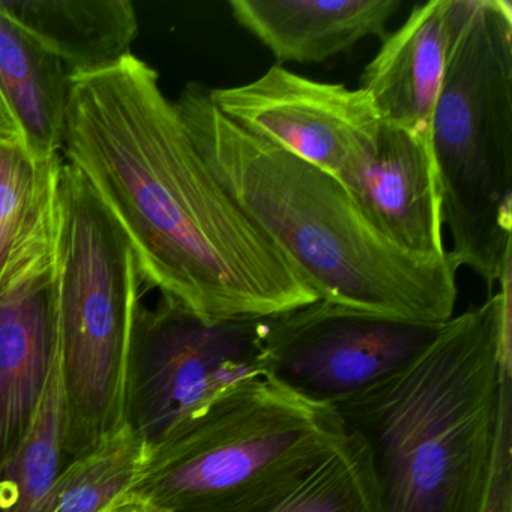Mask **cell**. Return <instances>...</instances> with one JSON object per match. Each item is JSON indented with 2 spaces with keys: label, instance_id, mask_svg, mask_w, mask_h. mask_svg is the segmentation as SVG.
<instances>
[{
  "label": "cell",
  "instance_id": "cell-1",
  "mask_svg": "<svg viewBox=\"0 0 512 512\" xmlns=\"http://www.w3.org/2000/svg\"><path fill=\"white\" fill-rule=\"evenodd\" d=\"M61 154L161 295L209 320L268 319L319 301L215 179L157 71L133 53L70 77Z\"/></svg>",
  "mask_w": 512,
  "mask_h": 512
},
{
  "label": "cell",
  "instance_id": "cell-2",
  "mask_svg": "<svg viewBox=\"0 0 512 512\" xmlns=\"http://www.w3.org/2000/svg\"><path fill=\"white\" fill-rule=\"evenodd\" d=\"M175 106L212 175L319 301L412 322L454 317L451 260L398 250L338 179L239 127L203 86H185Z\"/></svg>",
  "mask_w": 512,
  "mask_h": 512
},
{
  "label": "cell",
  "instance_id": "cell-3",
  "mask_svg": "<svg viewBox=\"0 0 512 512\" xmlns=\"http://www.w3.org/2000/svg\"><path fill=\"white\" fill-rule=\"evenodd\" d=\"M511 280L446 322L404 373L338 410L367 445L383 512H481L511 371Z\"/></svg>",
  "mask_w": 512,
  "mask_h": 512
},
{
  "label": "cell",
  "instance_id": "cell-4",
  "mask_svg": "<svg viewBox=\"0 0 512 512\" xmlns=\"http://www.w3.org/2000/svg\"><path fill=\"white\" fill-rule=\"evenodd\" d=\"M455 268L488 292L512 268V5L467 0L430 127Z\"/></svg>",
  "mask_w": 512,
  "mask_h": 512
},
{
  "label": "cell",
  "instance_id": "cell-5",
  "mask_svg": "<svg viewBox=\"0 0 512 512\" xmlns=\"http://www.w3.org/2000/svg\"><path fill=\"white\" fill-rule=\"evenodd\" d=\"M58 205L59 367L68 464L125 425L143 280L124 230L64 158Z\"/></svg>",
  "mask_w": 512,
  "mask_h": 512
},
{
  "label": "cell",
  "instance_id": "cell-6",
  "mask_svg": "<svg viewBox=\"0 0 512 512\" xmlns=\"http://www.w3.org/2000/svg\"><path fill=\"white\" fill-rule=\"evenodd\" d=\"M346 434L335 410L260 377L151 449L128 496L164 512L248 511L307 475Z\"/></svg>",
  "mask_w": 512,
  "mask_h": 512
},
{
  "label": "cell",
  "instance_id": "cell-7",
  "mask_svg": "<svg viewBox=\"0 0 512 512\" xmlns=\"http://www.w3.org/2000/svg\"><path fill=\"white\" fill-rule=\"evenodd\" d=\"M268 319L209 320L170 296L140 307L128 368L125 424L149 451L202 419L221 397L269 377Z\"/></svg>",
  "mask_w": 512,
  "mask_h": 512
},
{
  "label": "cell",
  "instance_id": "cell-8",
  "mask_svg": "<svg viewBox=\"0 0 512 512\" xmlns=\"http://www.w3.org/2000/svg\"><path fill=\"white\" fill-rule=\"evenodd\" d=\"M445 325L316 301L268 317V376L338 412L404 373Z\"/></svg>",
  "mask_w": 512,
  "mask_h": 512
},
{
  "label": "cell",
  "instance_id": "cell-9",
  "mask_svg": "<svg viewBox=\"0 0 512 512\" xmlns=\"http://www.w3.org/2000/svg\"><path fill=\"white\" fill-rule=\"evenodd\" d=\"M211 103L248 133L352 188L376 151L380 121L362 89L316 82L281 65L233 88L208 89Z\"/></svg>",
  "mask_w": 512,
  "mask_h": 512
},
{
  "label": "cell",
  "instance_id": "cell-10",
  "mask_svg": "<svg viewBox=\"0 0 512 512\" xmlns=\"http://www.w3.org/2000/svg\"><path fill=\"white\" fill-rule=\"evenodd\" d=\"M56 239L0 281V469L28 433L58 361Z\"/></svg>",
  "mask_w": 512,
  "mask_h": 512
},
{
  "label": "cell",
  "instance_id": "cell-11",
  "mask_svg": "<svg viewBox=\"0 0 512 512\" xmlns=\"http://www.w3.org/2000/svg\"><path fill=\"white\" fill-rule=\"evenodd\" d=\"M350 196L368 223L398 250L443 262V223L430 136L380 124L376 151Z\"/></svg>",
  "mask_w": 512,
  "mask_h": 512
},
{
  "label": "cell",
  "instance_id": "cell-12",
  "mask_svg": "<svg viewBox=\"0 0 512 512\" xmlns=\"http://www.w3.org/2000/svg\"><path fill=\"white\" fill-rule=\"evenodd\" d=\"M466 7L467 0L425 2L382 41L359 86L370 97L380 121L430 136L449 47Z\"/></svg>",
  "mask_w": 512,
  "mask_h": 512
},
{
  "label": "cell",
  "instance_id": "cell-13",
  "mask_svg": "<svg viewBox=\"0 0 512 512\" xmlns=\"http://www.w3.org/2000/svg\"><path fill=\"white\" fill-rule=\"evenodd\" d=\"M233 19L278 65L322 64L368 37L385 40L400 0H232Z\"/></svg>",
  "mask_w": 512,
  "mask_h": 512
},
{
  "label": "cell",
  "instance_id": "cell-14",
  "mask_svg": "<svg viewBox=\"0 0 512 512\" xmlns=\"http://www.w3.org/2000/svg\"><path fill=\"white\" fill-rule=\"evenodd\" d=\"M70 73L64 62L0 8V98L34 157H61Z\"/></svg>",
  "mask_w": 512,
  "mask_h": 512
},
{
  "label": "cell",
  "instance_id": "cell-15",
  "mask_svg": "<svg viewBox=\"0 0 512 512\" xmlns=\"http://www.w3.org/2000/svg\"><path fill=\"white\" fill-rule=\"evenodd\" d=\"M0 8L49 47L70 76L112 67L139 34L128 0H0Z\"/></svg>",
  "mask_w": 512,
  "mask_h": 512
},
{
  "label": "cell",
  "instance_id": "cell-16",
  "mask_svg": "<svg viewBox=\"0 0 512 512\" xmlns=\"http://www.w3.org/2000/svg\"><path fill=\"white\" fill-rule=\"evenodd\" d=\"M61 164L0 140V281L55 242Z\"/></svg>",
  "mask_w": 512,
  "mask_h": 512
},
{
  "label": "cell",
  "instance_id": "cell-17",
  "mask_svg": "<svg viewBox=\"0 0 512 512\" xmlns=\"http://www.w3.org/2000/svg\"><path fill=\"white\" fill-rule=\"evenodd\" d=\"M65 458V401L59 356L40 409L0 469V512H41Z\"/></svg>",
  "mask_w": 512,
  "mask_h": 512
},
{
  "label": "cell",
  "instance_id": "cell-18",
  "mask_svg": "<svg viewBox=\"0 0 512 512\" xmlns=\"http://www.w3.org/2000/svg\"><path fill=\"white\" fill-rule=\"evenodd\" d=\"M148 454L146 443L125 424L65 464L41 512H106L133 490Z\"/></svg>",
  "mask_w": 512,
  "mask_h": 512
},
{
  "label": "cell",
  "instance_id": "cell-19",
  "mask_svg": "<svg viewBox=\"0 0 512 512\" xmlns=\"http://www.w3.org/2000/svg\"><path fill=\"white\" fill-rule=\"evenodd\" d=\"M244 512H383L367 445L347 431L307 475Z\"/></svg>",
  "mask_w": 512,
  "mask_h": 512
},
{
  "label": "cell",
  "instance_id": "cell-20",
  "mask_svg": "<svg viewBox=\"0 0 512 512\" xmlns=\"http://www.w3.org/2000/svg\"><path fill=\"white\" fill-rule=\"evenodd\" d=\"M481 512H512V376L505 374L493 467Z\"/></svg>",
  "mask_w": 512,
  "mask_h": 512
},
{
  "label": "cell",
  "instance_id": "cell-21",
  "mask_svg": "<svg viewBox=\"0 0 512 512\" xmlns=\"http://www.w3.org/2000/svg\"><path fill=\"white\" fill-rule=\"evenodd\" d=\"M0 140L22 143L23 145L19 128H17L16 122L13 121L10 113H8L7 107H5L2 98H0Z\"/></svg>",
  "mask_w": 512,
  "mask_h": 512
},
{
  "label": "cell",
  "instance_id": "cell-22",
  "mask_svg": "<svg viewBox=\"0 0 512 512\" xmlns=\"http://www.w3.org/2000/svg\"><path fill=\"white\" fill-rule=\"evenodd\" d=\"M112 512H164L160 509L154 508V506L148 505V503L142 502V500L134 499V497L127 496L122 499L121 502L116 503L115 508Z\"/></svg>",
  "mask_w": 512,
  "mask_h": 512
},
{
  "label": "cell",
  "instance_id": "cell-23",
  "mask_svg": "<svg viewBox=\"0 0 512 512\" xmlns=\"http://www.w3.org/2000/svg\"><path fill=\"white\" fill-rule=\"evenodd\" d=\"M115 506H116V505H115ZM115 506H112V508L107 509V511H106V512H112V511H113V508H115Z\"/></svg>",
  "mask_w": 512,
  "mask_h": 512
}]
</instances>
